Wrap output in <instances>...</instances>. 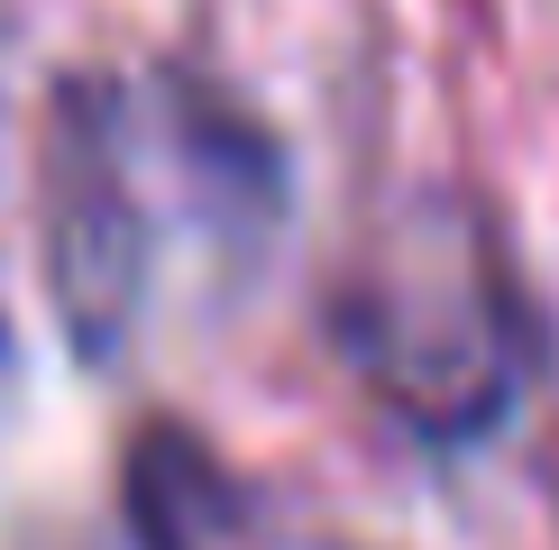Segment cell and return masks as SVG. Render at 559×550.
Masks as SVG:
<instances>
[{
    "label": "cell",
    "mask_w": 559,
    "mask_h": 550,
    "mask_svg": "<svg viewBox=\"0 0 559 550\" xmlns=\"http://www.w3.org/2000/svg\"><path fill=\"white\" fill-rule=\"evenodd\" d=\"M275 193L258 129L193 83H74L46 138V285L83 358H120L166 285V248L239 239Z\"/></svg>",
    "instance_id": "obj_1"
},
{
    "label": "cell",
    "mask_w": 559,
    "mask_h": 550,
    "mask_svg": "<svg viewBox=\"0 0 559 550\" xmlns=\"http://www.w3.org/2000/svg\"><path fill=\"white\" fill-rule=\"evenodd\" d=\"M340 349L423 441H486L523 404L532 312L477 202L423 193L367 229L340 285Z\"/></svg>",
    "instance_id": "obj_2"
}]
</instances>
